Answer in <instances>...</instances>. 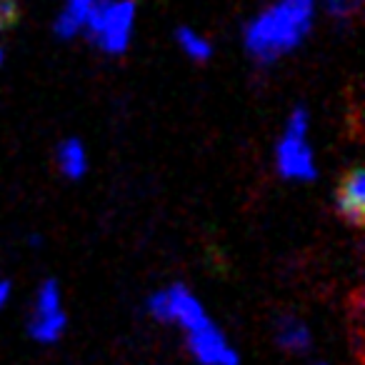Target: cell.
I'll use <instances>...</instances> for the list:
<instances>
[{
  "label": "cell",
  "mask_w": 365,
  "mask_h": 365,
  "mask_svg": "<svg viewBox=\"0 0 365 365\" xmlns=\"http://www.w3.org/2000/svg\"><path fill=\"white\" fill-rule=\"evenodd\" d=\"M315 0H275L245 26L243 43L253 61L273 66L308 38L315 23Z\"/></svg>",
  "instance_id": "cell-1"
},
{
  "label": "cell",
  "mask_w": 365,
  "mask_h": 365,
  "mask_svg": "<svg viewBox=\"0 0 365 365\" xmlns=\"http://www.w3.org/2000/svg\"><path fill=\"white\" fill-rule=\"evenodd\" d=\"M275 165L285 180L313 182L318 178V163L310 145V113L303 106L293 108L285 118L283 135L275 145Z\"/></svg>",
  "instance_id": "cell-2"
},
{
  "label": "cell",
  "mask_w": 365,
  "mask_h": 365,
  "mask_svg": "<svg viewBox=\"0 0 365 365\" xmlns=\"http://www.w3.org/2000/svg\"><path fill=\"white\" fill-rule=\"evenodd\" d=\"M175 41L180 46V51L195 63H208L213 58V46L205 36H200L193 28H178Z\"/></svg>",
  "instance_id": "cell-11"
},
{
  "label": "cell",
  "mask_w": 365,
  "mask_h": 365,
  "mask_svg": "<svg viewBox=\"0 0 365 365\" xmlns=\"http://www.w3.org/2000/svg\"><path fill=\"white\" fill-rule=\"evenodd\" d=\"M56 163L61 175L68 180H81L88 173V150L78 138H66L56 150Z\"/></svg>",
  "instance_id": "cell-10"
},
{
  "label": "cell",
  "mask_w": 365,
  "mask_h": 365,
  "mask_svg": "<svg viewBox=\"0 0 365 365\" xmlns=\"http://www.w3.org/2000/svg\"><path fill=\"white\" fill-rule=\"evenodd\" d=\"M185 335L188 355L198 365H240V353L213 318L195 325Z\"/></svg>",
  "instance_id": "cell-6"
},
{
  "label": "cell",
  "mask_w": 365,
  "mask_h": 365,
  "mask_svg": "<svg viewBox=\"0 0 365 365\" xmlns=\"http://www.w3.org/2000/svg\"><path fill=\"white\" fill-rule=\"evenodd\" d=\"M138 8L133 0H93L86 36L108 56H123L135 33Z\"/></svg>",
  "instance_id": "cell-3"
},
{
  "label": "cell",
  "mask_w": 365,
  "mask_h": 365,
  "mask_svg": "<svg viewBox=\"0 0 365 365\" xmlns=\"http://www.w3.org/2000/svg\"><path fill=\"white\" fill-rule=\"evenodd\" d=\"M335 208L338 215L348 225L358 228L365 218V173L363 168L355 165L353 170L345 173V178L340 180V188L335 193Z\"/></svg>",
  "instance_id": "cell-7"
},
{
  "label": "cell",
  "mask_w": 365,
  "mask_h": 365,
  "mask_svg": "<svg viewBox=\"0 0 365 365\" xmlns=\"http://www.w3.org/2000/svg\"><path fill=\"white\" fill-rule=\"evenodd\" d=\"M145 308L153 320H158L163 325H173V328L182 330V333H188L195 325L205 323L210 318L198 295L180 283H173L155 290L148 298Z\"/></svg>",
  "instance_id": "cell-4"
},
{
  "label": "cell",
  "mask_w": 365,
  "mask_h": 365,
  "mask_svg": "<svg viewBox=\"0 0 365 365\" xmlns=\"http://www.w3.org/2000/svg\"><path fill=\"white\" fill-rule=\"evenodd\" d=\"M11 298H13V283L6 278H0V310L11 303Z\"/></svg>",
  "instance_id": "cell-13"
},
{
  "label": "cell",
  "mask_w": 365,
  "mask_h": 365,
  "mask_svg": "<svg viewBox=\"0 0 365 365\" xmlns=\"http://www.w3.org/2000/svg\"><path fill=\"white\" fill-rule=\"evenodd\" d=\"M8 23V0H0V31Z\"/></svg>",
  "instance_id": "cell-14"
},
{
  "label": "cell",
  "mask_w": 365,
  "mask_h": 365,
  "mask_svg": "<svg viewBox=\"0 0 365 365\" xmlns=\"http://www.w3.org/2000/svg\"><path fill=\"white\" fill-rule=\"evenodd\" d=\"M93 8V0H63V8L56 18V36L61 41H73L86 31L88 13Z\"/></svg>",
  "instance_id": "cell-9"
},
{
  "label": "cell",
  "mask_w": 365,
  "mask_h": 365,
  "mask_svg": "<svg viewBox=\"0 0 365 365\" xmlns=\"http://www.w3.org/2000/svg\"><path fill=\"white\" fill-rule=\"evenodd\" d=\"M358 8V0H328V13L333 18H350Z\"/></svg>",
  "instance_id": "cell-12"
},
{
  "label": "cell",
  "mask_w": 365,
  "mask_h": 365,
  "mask_svg": "<svg viewBox=\"0 0 365 365\" xmlns=\"http://www.w3.org/2000/svg\"><path fill=\"white\" fill-rule=\"evenodd\" d=\"M273 338L275 345L290 355H308L315 343L310 325L298 315H283V318L275 320Z\"/></svg>",
  "instance_id": "cell-8"
},
{
  "label": "cell",
  "mask_w": 365,
  "mask_h": 365,
  "mask_svg": "<svg viewBox=\"0 0 365 365\" xmlns=\"http://www.w3.org/2000/svg\"><path fill=\"white\" fill-rule=\"evenodd\" d=\"M0 66H3V51H0Z\"/></svg>",
  "instance_id": "cell-16"
},
{
  "label": "cell",
  "mask_w": 365,
  "mask_h": 365,
  "mask_svg": "<svg viewBox=\"0 0 365 365\" xmlns=\"http://www.w3.org/2000/svg\"><path fill=\"white\" fill-rule=\"evenodd\" d=\"M313 365H328V363H325V360H315Z\"/></svg>",
  "instance_id": "cell-15"
},
{
  "label": "cell",
  "mask_w": 365,
  "mask_h": 365,
  "mask_svg": "<svg viewBox=\"0 0 365 365\" xmlns=\"http://www.w3.org/2000/svg\"><path fill=\"white\" fill-rule=\"evenodd\" d=\"M68 330V313L63 308L61 285L53 278L43 280L36 290L33 308L28 315V335L41 345H56Z\"/></svg>",
  "instance_id": "cell-5"
}]
</instances>
